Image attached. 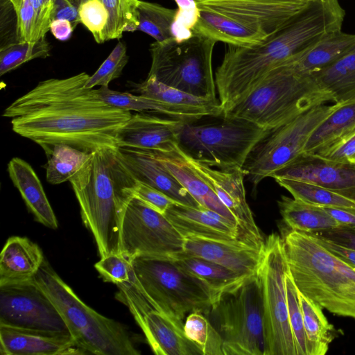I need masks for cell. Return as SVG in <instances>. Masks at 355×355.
Returning <instances> with one entry per match:
<instances>
[{"label":"cell","instance_id":"1","mask_svg":"<svg viewBox=\"0 0 355 355\" xmlns=\"http://www.w3.org/2000/svg\"><path fill=\"white\" fill-rule=\"evenodd\" d=\"M90 76L81 72L49 78L17 98L4 110L12 130L40 145L44 153L64 144L92 153L118 148L116 137L130 111L112 106L87 88Z\"/></svg>","mask_w":355,"mask_h":355},{"label":"cell","instance_id":"2","mask_svg":"<svg viewBox=\"0 0 355 355\" xmlns=\"http://www.w3.org/2000/svg\"><path fill=\"white\" fill-rule=\"evenodd\" d=\"M69 182L100 257L120 253L121 220L137 180L123 163L118 148L93 152Z\"/></svg>","mask_w":355,"mask_h":355},{"label":"cell","instance_id":"3","mask_svg":"<svg viewBox=\"0 0 355 355\" xmlns=\"http://www.w3.org/2000/svg\"><path fill=\"white\" fill-rule=\"evenodd\" d=\"M282 239L298 291L330 313L355 320V268L311 233L289 230Z\"/></svg>","mask_w":355,"mask_h":355},{"label":"cell","instance_id":"4","mask_svg":"<svg viewBox=\"0 0 355 355\" xmlns=\"http://www.w3.org/2000/svg\"><path fill=\"white\" fill-rule=\"evenodd\" d=\"M311 0H198L193 33L237 46L261 42L302 11Z\"/></svg>","mask_w":355,"mask_h":355},{"label":"cell","instance_id":"5","mask_svg":"<svg viewBox=\"0 0 355 355\" xmlns=\"http://www.w3.org/2000/svg\"><path fill=\"white\" fill-rule=\"evenodd\" d=\"M328 102L334 103L332 95L312 74L298 72L284 62L223 114L248 120L270 130Z\"/></svg>","mask_w":355,"mask_h":355},{"label":"cell","instance_id":"6","mask_svg":"<svg viewBox=\"0 0 355 355\" xmlns=\"http://www.w3.org/2000/svg\"><path fill=\"white\" fill-rule=\"evenodd\" d=\"M33 279L57 308L75 343L85 354H140L126 327L85 304L45 259Z\"/></svg>","mask_w":355,"mask_h":355},{"label":"cell","instance_id":"7","mask_svg":"<svg viewBox=\"0 0 355 355\" xmlns=\"http://www.w3.org/2000/svg\"><path fill=\"white\" fill-rule=\"evenodd\" d=\"M136 281L156 308L183 324L187 313L209 314L214 297L207 286L171 257L137 256L132 259Z\"/></svg>","mask_w":355,"mask_h":355},{"label":"cell","instance_id":"8","mask_svg":"<svg viewBox=\"0 0 355 355\" xmlns=\"http://www.w3.org/2000/svg\"><path fill=\"white\" fill-rule=\"evenodd\" d=\"M216 42L191 31L181 38L150 44L152 62L148 76L194 95L216 99L212 55Z\"/></svg>","mask_w":355,"mask_h":355},{"label":"cell","instance_id":"9","mask_svg":"<svg viewBox=\"0 0 355 355\" xmlns=\"http://www.w3.org/2000/svg\"><path fill=\"white\" fill-rule=\"evenodd\" d=\"M197 121L184 123L178 146L192 159L219 168H242L252 149L269 131L223 114L217 121Z\"/></svg>","mask_w":355,"mask_h":355},{"label":"cell","instance_id":"10","mask_svg":"<svg viewBox=\"0 0 355 355\" xmlns=\"http://www.w3.org/2000/svg\"><path fill=\"white\" fill-rule=\"evenodd\" d=\"M209 313L222 337L224 355H267L262 291L257 274L223 293Z\"/></svg>","mask_w":355,"mask_h":355},{"label":"cell","instance_id":"11","mask_svg":"<svg viewBox=\"0 0 355 355\" xmlns=\"http://www.w3.org/2000/svg\"><path fill=\"white\" fill-rule=\"evenodd\" d=\"M288 272L283 239L271 234L263 245L256 272L262 291L267 355H297L288 318L286 288Z\"/></svg>","mask_w":355,"mask_h":355},{"label":"cell","instance_id":"12","mask_svg":"<svg viewBox=\"0 0 355 355\" xmlns=\"http://www.w3.org/2000/svg\"><path fill=\"white\" fill-rule=\"evenodd\" d=\"M315 106L268 132L254 146L242 170L254 186L304 153L314 130L340 105Z\"/></svg>","mask_w":355,"mask_h":355},{"label":"cell","instance_id":"13","mask_svg":"<svg viewBox=\"0 0 355 355\" xmlns=\"http://www.w3.org/2000/svg\"><path fill=\"white\" fill-rule=\"evenodd\" d=\"M184 238L167 217L136 196L126 204L120 224V253L173 257L184 252Z\"/></svg>","mask_w":355,"mask_h":355},{"label":"cell","instance_id":"14","mask_svg":"<svg viewBox=\"0 0 355 355\" xmlns=\"http://www.w3.org/2000/svg\"><path fill=\"white\" fill-rule=\"evenodd\" d=\"M116 298L125 304L157 355H202L185 336L184 324L159 311L137 284L135 277L117 284Z\"/></svg>","mask_w":355,"mask_h":355},{"label":"cell","instance_id":"15","mask_svg":"<svg viewBox=\"0 0 355 355\" xmlns=\"http://www.w3.org/2000/svg\"><path fill=\"white\" fill-rule=\"evenodd\" d=\"M0 325L70 334L57 308L33 279L0 286Z\"/></svg>","mask_w":355,"mask_h":355},{"label":"cell","instance_id":"16","mask_svg":"<svg viewBox=\"0 0 355 355\" xmlns=\"http://www.w3.org/2000/svg\"><path fill=\"white\" fill-rule=\"evenodd\" d=\"M188 157L221 202L236 219L239 228V239L261 246L264 241L247 202L243 182L245 175L242 168L211 167Z\"/></svg>","mask_w":355,"mask_h":355},{"label":"cell","instance_id":"17","mask_svg":"<svg viewBox=\"0 0 355 355\" xmlns=\"http://www.w3.org/2000/svg\"><path fill=\"white\" fill-rule=\"evenodd\" d=\"M273 179L304 181L324 187L355 202V163L331 161L303 153L273 173Z\"/></svg>","mask_w":355,"mask_h":355},{"label":"cell","instance_id":"18","mask_svg":"<svg viewBox=\"0 0 355 355\" xmlns=\"http://www.w3.org/2000/svg\"><path fill=\"white\" fill-rule=\"evenodd\" d=\"M184 123L144 112L132 114L116 134V146L153 152L171 151L178 145Z\"/></svg>","mask_w":355,"mask_h":355},{"label":"cell","instance_id":"19","mask_svg":"<svg viewBox=\"0 0 355 355\" xmlns=\"http://www.w3.org/2000/svg\"><path fill=\"white\" fill-rule=\"evenodd\" d=\"M262 248L263 245L258 246L241 239L187 237L184 239L183 252L215 262L239 273L252 276L256 274L258 269Z\"/></svg>","mask_w":355,"mask_h":355},{"label":"cell","instance_id":"20","mask_svg":"<svg viewBox=\"0 0 355 355\" xmlns=\"http://www.w3.org/2000/svg\"><path fill=\"white\" fill-rule=\"evenodd\" d=\"M119 154L139 181L163 192L178 203L201 208L183 185L150 151L118 147Z\"/></svg>","mask_w":355,"mask_h":355},{"label":"cell","instance_id":"21","mask_svg":"<svg viewBox=\"0 0 355 355\" xmlns=\"http://www.w3.org/2000/svg\"><path fill=\"white\" fill-rule=\"evenodd\" d=\"M1 355L85 354L70 334H51L0 325Z\"/></svg>","mask_w":355,"mask_h":355},{"label":"cell","instance_id":"22","mask_svg":"<svg viewBox=\"0 0 355 355\" xmlns=\"http://www.w3.org/2000/svg\"><path fill=\"white\" fill-rule=\"evenodd\" d=\"M150 152L171 172L201 208L220 214L239 227L235 217L221 202L178 145L171 151Z\"/></svg>","mask_w":355,"mask_h":355},{"label":"cell","instance_id":"23","mask_svg":"<svg viewBox=\"0 0 355 355\" xmlns=\"http://www.w3.org/2000/svg\"><path fill=\"white\" fill-rule=\"evenodd\" d=\"M164 215L184 239H239L237 226L208 209L175 202L166 211Z\"/></svg>","mask_w":355,"mask_h":355},{"label":"cell","instance_id":"24","mask_svg":"<svg viewBox=\"0 0 355 355\" xmlns=\"http://www.w3.org/2000/svg\"><path fill=\"white\" fill-rule=\"evenodd\" d=\"M8 172L35 219L48 227L56 229L55 215L32 166L19 157H13L8 164Z\"/></svg>","mask_w":355,"mask_h":355},{"label":"cell","instance_id":"25","mask_svg":"<svg viewBox=\"0 0 355 355\" xmlns=\"http://www.w3.org/2000/svg\"><path fill=\"white\" fill-rule=\"evenodd\" d=\"M44 259L36 243L26 237H10L0 254V286L33 279Z\"/></svg>","mask_w":355,"mask_h":355},{"label":"cell","instance_id":"26","mask_svg":"<svg viewBox=\"0 0 355 355\" xmlns=\"http://www.w3.org/2000/svg\"><path fill=\"white\" fill-rule=\"evenodd\" d=\"M136 90L143 95L176 108L185 110L198 120L205 117L222 115L223 110L218 99H207L188 94L166 85L152 77L135 85Z\"/></svg>","mask_w":355,"mask_h":355},{"label":"cell","instance_id":"27","mask_svg":"<svg viewBox=\"0 0 355 355\" xmlns=\"http://www.w3.org/2000/svg\"><path fill=\"white\" fill-rule=\"evenodd\" d=\"M355 133V102L340 104L311 135L304 153L320 156Z\"/></svg>","mask_w":355,"mask_h":355},{"label":"cell","instance_id":"28","mask_svg":"<svg viewBox=\"0 0 355 355\" xmlns=\"http://www.w3.org/2000/svg\"><path fill=\"white\" fill-rule=\"evenodd\" d=\"M355 49V34L333 32L300 56L288 60L298 72L313 73L340 60Z\"/></svg>","mask_w":355,"mask_h":355},{"label":"cell","instance_id":"29","mask_svg":"<svg viewBox=\"0 0 355 355\" xmlns=\"http://www.w3.org/2000/svg\"><path fill=\"white\" fill-rule=\"evenodd\" d=\"M171 258L207 286L212 293L214 304L223 293L236 288L251 277L235 272L215 262L188 255L184 252Z\"/></svg>","mask_w":355,"mask_h":355},{"label":"cell","instance_id":"30","mask_svg":"<svg viewBox=\"0 0 355 355\" xmlns=\"http://www.w3.org/2000/svg\"><path fill=\"white\" fill-rule=\"evenodd\" d=\"M16 17L17 40L34 43L45 37L53 20L55 0H9Z\"/></svg>","mask_w":355,"mask_h":355},{"label":"cell","instance_id":"31","mask_svg":"<svg viewBox=\"0 0 355 355\" xmlns=\"http://www.w3.org/2000/svg\"><path fill=\"white\" fill-rule=\"evenodd\" d=\"M277 202L282 219L290 230L313 234L339 225L322 207L286 196H282Z\"/></svg>","mask_w":355,"mask_h":355},{"label":"cell","instance_id":"32","mask_svg":"<svg viewBox=\"0 0 355 355\" xmlns=\"http://www.w3.org/2000/svg\"><path fill=\"white\" fill-rule=\"evenodd\" d=\"M334 98V103L355 102V49L334 64L311 73Z\"/></svg>","mask_w":355,"mask_h":355},{"label":"cell","instance_id":"33","mask_svg":"<svg viewBox=\"0 0 355 355\" xmlns=\"http://www.w3.org/2000/svg\"><path fill=\"white\" fill-rule=\"evenodd\" d=\"M101 97L108 104L128 111L155 112L184 123L198 121L195 116L182 109L167 105L162 101L128 92L110 89L108 87L97 89Z\"/></svg>","mask_w":355,"mask_h":355},{"label":"cell","instance_id":"34","mask_svg":"<svg viewBox=\"0 0 355 355\" xmlns=\"http://www.w3.org/2000/svg\"><path fill=\"white\" fill-rule=\"evenodd\" d=\"M298 290V289H297ZM310 355H324L338 330L325 317L322 308L298 291Z\"/></svg>","mask_w":355,"mask_h":355},{"label":"cell","instance_id":"35","mask_svg":"<svg viewBox=\"0 0 355 355\" xmlns=\"http://www.w3.org/2000/svg\"><path fill=\"white\" fill-rule=\"evenodd\" d=\"M92 153L64 144L54 145L45 153L48 182L58 184L69 181L85 164Z\"/></svg>","mask_w":355,"mask_h":355},{"label":"cell","instance_id":"36","mask_svg":"<svg viewBox=\"0 0 355 355\" xmlns=\"http://www.w3.org/2000/svg\"><path fill=\"white\" fill-rule=\"evenodd\" d=\"M179 15V9L168 8L157 3L140 0L137 31L150 35L159 42L178 38L173 31V26Z\"/></svg>","mask_w":355,"mask_h":355},{"label":"cell","instance_id":"37","mask_svg":"<svg viewBox=\"0 0 355 355\" xmlns=\"http://www.w3.org/2000/svg\"><path fill=\"white\" fill-rule=\"evenodd\" d=\"M293 198L320 207H338L355 209V202L324 187L312 183L288 179H276Z\"/></svg>","mask_w":355,"mask_h":355},{"label":"cell","instance_id":"38","mask_svg":"<svg viewBox=\"0 0 355 355\" xmlns=\"http://www.w3.org/2000/svg\"><path fill=\"white\" fill-rule=\"evenodd\" d=\"M108 12L104 41L120 39L124 32L137 31L140 0H98Z\"/></svg>","mask_w":355,"mask_h":355},{"label":"cell","instance_id":"39","mask_svg":"<svg viewBox=\"0 0 355 355\" xmlns=\"http://www.w3.org/2000/svg\"><path fill=\"white\" fill-rule=\"evenodd\" d=\"M184 331L202 355H224L221 336L202 313H189L184 324Z\"/></svg>","mask_w":355,"mask_h":355},{"label":"cell","instance_id":"40","mask_svg":"<svg viewBox=\"0 0 355 355\" xmlns=\"http://www.w3.org/2000/svg\"><path fill=\"white\" fill-rule=\"evenodd\" d=\"M51 46L45 37L36 42H13L0 48V76L35 58L50 55Z\"/></svg>","mask_w":355,"mask_h":355},{"label":"cell","instance_id":"41","mask_svg":"<svg viewBox=\"0 0 355 355\" xmlns=\"http://www.w3.org/2000/svg\"><path fill=\"white\" fill-rule=\"evenodd\" d=\"M286 288L289 322L295 342L297 354L310 355V349L305 332L298 290L290 272H288L286 277Z\"/></svg>","mask_w":355,"mask_h":355},{"label":"cell","instance_id":"42","mask_svg":"<svg viewBox=\"0 0 355 355\" xmlns=\"http://www.w3.org/2000/svg\"><path fill=\"white\" fill-rule=\"evenodd\" d=\"M128 62L126 45L123 42H119L96 71L89 76L85 87L87 88H94L95 86L108 87L111 81L121 75Z\"/></svg>","mask_w":355,"mask_h":355},{"label":"cell","instance_id":"43","mask_svg":"<svg viewBox=\"0 0 355 355\" xmlns=\"http://www.w3.org/2000/svg\"><path fill=\"white\" fill-rule=\"evenodd\" d=\"M94 267L105 282L116 285L129 282L135 277L132 259L121 253L101 257Z\"/></svg>","mask_w":355,"mask_h":355},{"label":"cell","instance_id":"44","mask_svg":"<svg viewBox=\"0 0 355 355\" xmlns=\"http://www.w3.org/2000/svg\"><path fill=\"white\" fill-rule=\"evenodd\" d=\"M79 17L82 23L92 34L95 41L105 42L103 33L108 21V12L98 0H85L80 6Z\"/></svg>","mask_w":355,"mask_h":355},{"label":"cell","instance_id":"45","mask_svg":"<svg viewBox=\"0 0 355 355\" xmlns=\"http://www.w3.org/2000/svg\"><path fill=\"white\" fill-rule=\"evenodd\" d=\"M134 196L163 214L176 202L159 190L139 181L137 182Z\"/></svg>","mask_w":355,"mask_h":355},{"label":"cell","instance_id":"46","mask_svg":"<svg viewBox=\"0 0 355 355\" xmlns=\"http://www.w3.org/2000/svg\"><path fill=\"white\" fill-rule=\"evenodd\" d=\"M312 234L324 241L355 250L354 226L338 225Z\"/></svg>","mask_w":355,"mask_h":355},{"label":"cell","instance_id":"47","mask_svg":"<svg viewBox=\"0 0 355 355\" xmlns=\"http://www.w3.org/2000/svg\"><path fill=\"white\" fill-rule=\"evenodd\" d=\"M85 0H55L53 20L67 19L75 28L80 23L79 8Z\"/></svg>","mask_w":355,"mask_h":355},{"label":"cell","instance_id":"48","mask_svg":"<svg viewBox=\"0 0 355 355\" xmlns=\"http://www.w3.org/2000/svg\"><path fill=\"white\" fill-rule=\"evenodd\" d=\"M355 155V133L345 141L319 157L336 162H348Z\"/></svg>","mask_w":355,"mask_h":355},{"label":"cell","instance_id":"49","mask_svg":"<svg viewBox=\"0 0 355 355\" xmlns=\"http://www.w3.org/2000/svg\"><path fill=\"white\" fill-rule=\"evenodd\" d=\"M339 225L355 227V209L338 207H322Z\"/></svg>","mask_w":355,"mask_h":355},{"label":"cell","instance_id":"50","mask_svg":"<svg viewBox=\"0 0 355 355\" xmlns=\"http://www.w3.org/2000/svg\"><path fill=\"white\" fill-rule=\"evenodd\" d=\"M316 237V236H315ZM318 238V237H317ZM320 243L329 250L340 257L347 263L355 268V250L324 241L319 239Z\"/></svg>","mask_w":355,"mask_h":355},{"label":"cell","instance_id":"51","mask_svg":"<svg viewBox=\"0 0 355 355\" xmlns=\"http://www.w3.org/2000/svg\"><path fill=\"white\" fill-rule=\"evenodd\" d=\"M73 29L70 21L62 19L53 20L50 26L51 33L56 39L61 41L68 40L71 37Z\"/></svg>","mask_w":355,"mask_h":355},{"label":"cell","instance_id":"52","mask_svg":"<svg viewBox=\"0 0 355 355\" xmlns=\"http://www.w3.org/2000/svg\"><path fill=\"white\" fill-rule=\"evenodd\" d=\"M349 162H354L355 163V155L352 156L349 159Z\"/></svg>","mask_w":355,"mask_h":355},{"label":"cell","instance_id":"53","mask_svg":"<svg viewBox=\"0 0 355 355\" xmlns=\"http://www.w3.org/2000/svg\"><path fill=\"white\" fill-rule=\"evenodd\" d=\"M193 1H198V0H193Z\"/></svg>","mask_w":355,"mask_h":355}]
</instances>
